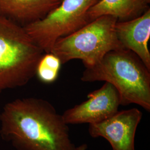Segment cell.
I'll return each instance as SVG.
<instances>
[{
    "instance_id": "6da1fadb",
    "label": "cell",
    "mask_w": 150,
    "mask_h": 150,
    "mask_svg": "<svg viewBox=\"0 0 150 150\" xmlns=\"http://www.w3.org/2000/svg\"><path fill=\"white\" fill-rule=\"evenodd\" d=\"M1 137L18 150H74L68 125L41 98H18L0 114Z\"/></svg>"
},
{
    "instance_id": "7a4b0ae2",
    "label": "cell",
    "mask_w": 150,
    "mask_h": 150,
    "mask_svg": "<svg viewBox=\"0 0 150 150\" xmlns=\"http://www.w3.org/2000/svg\"><path fill=\"white\" fill-rule=\"evenodd\" d=\"M81 80L108 82L118 91L121 105L136 104L150 111V70L129 50L110 51L96 64L85 67Z\"/></svg>"
},
{
    "instance_id": "3957f363",
    "label": "cell",
    "mask_w": 150,
    "mask_h": 150,
    "mask_svg": "<svg viewBox=\"0 0 150 150\" xmlns=\"http://www.w3.org/2000/svg\"><path fill=\"white\" fill-rule=\"evenodd\" d=\"M43 53L23 27L0 17V93L26 85Z\"/></svg>"
},
{
    "instance_id": "277c9868",
    "label": "cell",
    "mask_w": 150,
    "mask_h": 150,
    "mask_svg": "<svg viewBox=\"0 0 150 150\" xmlns=\"http://www.w3.org/2000/svg\"><path fill=\"white\" fill-rule=\"evenodd\" d=\"M117 21L112 16L100 17L70 35L59 39L51 52L58 57L62 64L78 59L85 67L92 66L110 51L124 48L115 31Z\"/></svg>"
},
{
    "instance_id": "5b68a950",
    "label": "cell",
    "mask_w": 150,
    "mask_h": 150,
    "mask_svg": "<svg viewBox=\"0 0 150 150\" xmlns=\"http://www.w3.org/2000/svg\"><path fill=\"white\" fill-rule=\"evenodd\" d=\"M98 0H62L42 20L25 30L44 52H50L55 42L88 24V11Z\"/></svg>"
},
{
    "instance_id": "8992f818",
    "label": "cell",
    "mask_w": 150,
    "mask_h": 150,
    "mask_svg": "<svg viewBox=\"0 0 150 150\" xmlns=\"http://www.w3.org/2000/svg\"><path fill=\"white\" fill-rule=\"evenodd\" d=\"M88 99L67 109L62 115L67 125L97 123L110 117L121 105L118 91L108 82L89 93Z\"/></svg>"
},
{
    "instance_id": "52a82bcc",
    "label": "cell",
    "mask_w": 150,
    "mask_h": 150,
    "mask_svg": "<svg viewBox=\"0 0 150 150\" xmlns=\"http://www.w3.org/2000/svg\"><path fill=\"white\" fill-rule=\"evenodd\" d=\"M142 118L137 108L118 111L110 117L90 124L88 133L92 137H102L110 143L112 150H136L135 135Z\"/></svg>"
},
{
    "instance_id": "ba28073f",
    "label": "cell",
    "mask_w": 150,
    "mask_h": 150,
    "mask_svg": "<svg viewBox=\"0 0 150 150\" xmlns=\"http://www.w3.org/2000/svg\"><path fill=\"white\" fill-rule=\"evenodd\" d=\"M115 31L123 48L136 54L150 70V8L142 15L131 20L118 21Z\"/></svg>"
},
{
    "instance_id": "9c48e42d",
    "label": "cell",
    "mask_w": 150,
    "mask_h": 150,
    "mask_svg": "<svg viewBox=\"0 0 150 150\" xmlns=\"http://www.w3.org/2000/svg\"><path fill=\"white\" fill-rule=\"evenodd\" d=\"M62 0H0V17L25 27L42 20Z\"/></svg>"
},
{
    "instance_id": "30bf717a",
    "label": "cell",
    "mask_w": 150,
    "mask_h": 150,
    "mask_svg": "<svg viewBox=\"0 0 150 150\" xmlns=\"http://www.w3.org/2000/svg\"><path fill=\"white\" fill-rule=\"evenodd\" d=\"M150 0H98L88 11L91 21L103 16H112L118 21L131 20L150 8Z\"/></svg>"
},
{
    "instance_id": "8fae6325",
    "label": "cell",
    "mask_w": 150,
    "mask_h": 150,
    "mask_svg": "<svg viewBox=\"0 0 150 150\" xmlns=\"http://www.w3.org/2000/svg\"><path fill=\"white\" fill-rule=\"evenodd\" d=\"M61 64L54 54L51 52H45L38 62L35 76L43 83H52L59 77Z\"/></svg>"
},
{
    "instance_id": "7c38bea8",
    "label": "cell",
    "mask_w": 150,
    "mask_h": 150,
    "mask_svg": "<svg viewBox=\"0 0 150 150\" xmlns=\"http://www.w3.org/2000/svg\"><path fill=\"white\" fill-rule=\"evenodd\" d=\"M87 145L84 144L80 145L77 147H75L74 150H87Z\"/></svg>"
}]
</instances>
